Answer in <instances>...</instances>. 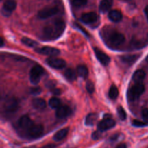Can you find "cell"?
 Returning <instances> with one entry per match:
<instances>
[{
	"label": "cell",
	"instance_id": "cell-9",
	"mask_svg": "<svg viewBox=\"0 0 148 148\" xmlns=\"http://www.w3.org/2000/svg\"><path fill=\"white\" fill-rule=\"evenodd\" d=\"M116 122L113 119L110 117H106L102 121H100L98 124V129L99 131L104 132L110 130L115 127Z\"/></svg>",
	"mask_w": 148,
	"mask_h": 148
},
{
	"label": "cell",
	"instance_id": "cell-30",
	"mask_svg": "<svg viewBox=\"0 0 148 148\" xmlns=\"http://www.w3.org/2000/svg\"><path fill=\"white\" fill-rule=\"evenodd\" d=\"M86 89L89 93H93L94 91H95V87H94L93 83L92 82H90V81L87 82Z\"/></svg>",
	"mask_w": 148,
	"mask_h": 148
},
{
	"label": "cell",
	"instance_id": "cell-20",
	"mask_svg": "<svg viewBox=\"0 0 148 148\" xmlns=\"http://www.w3.org/2000/svg\"><path fill=\"white\" fill-rule=\"evenodd\" d=\"M68 132H69V129L68 128L62 129V130L58 131L57 132L53 135V140L56 142L61 141V140H62L64 138H65V137H66Z\"/></svg>",
	"mask_w": 148,
	"mask_h": 148
},
{
	"label": "cell",
	"instance_id": "cell-19",
	"mask_svg": "<svg viewBox=\"0 0 148 148\" xmlns=\"http://www.w3.org/2000/svg\"><path fill=\"white\" fill-rule=\"evenodd\" d=\"M113 5V0H101L100 3V11L101 12H106Z\"/></svg>",
	"mask_w": 148,
	"mask_h": 148
},
{
	"label": "cell",
	"instance_id": "cell-41",
	"mask_svg": "<svg viewBox=\"0 0 148 148\" xmlns=\"http://www.w3.org/2000/svg\"><path fill=\"white\" fill-rule=\"evenodd\" d=\"M121 1H130V0H121Z\"/></svg>",
	"mask_w": 148,
	"mask_h": 148
},
{
	"label": "cell",
	"instance_id": "cell-22",
	"mask_svg": "<svg viewBox=\"0 0 148 148\" xmlns=\"http://www.w3.org/2000/svg\"><path fill=\"white\" fill-rule=\"evenodd\" d=\"M77 74L79 77L83 79H86L88 76V69L85 65H79L77 66Z\"/></svg>",
	"mask_w": 148,
	"mask_h": 148
},
{
	"label": "cell",
	"instance_id": "cell-5",
	"mask_svg": "<svg viewBox=\"0 0 148 148\" xmlns=\"http://www.w3.org/2000/svg\"><path fill=\"white\" fill-rule=\"evenodd\" d=\"M44 73V69L39 65L33 66L30 71V80L32 84L36 85L40 81V77Z\"/></svg>",
	"mask_w": 148,
	"mask_h": 148
},
{
	"label": "cell",
	"instance_id": "cell-7",
	"mask_svg": "<svg viewBox=\"0 0 148 148\" xmlns=\"http://www.w3.org/2000/svg\"><path fill=\"white\" fill-rule=\"evenodd\" d=\"M58 12H59V9L56 7H46V8L43 9L38 12V17L42 20H45V19H48L56 14Z\"/></svg>",
	"mask_w": 148,
	"mask_h": 148
},
{
	"label": "cell",
	"instance_id": "cell-21",
	"mask_svg": "<svg viewBox=\"0 0 148 148\" xmlns=\"http://www.w3.org/2000/svg\"><path fill=\"white\" fill-rule=\"evenodd\" d=\"M32 105L36 109H44L46 106V102L42 98H35L32 101Z\"/></svg>",
	"mask_w": 148,
	"mask_h": 148
},
{
	"label": "cell",
	"instance_id": "cell-31",
	"mask_svg": "<svg viewBox=\"0 0 148 148\" xmlns=\"http://www.w3.org/2000/svg\"><path fill=\"white\" fill-rule=\"evenodd\" d=\"M142 116H143V120L148 124V109L147 108H144L142 111Z\"/></svg>",
	"mask_w": 148,
	"mask_h": 148
},
{
	"label": "cell",
	"instance_id": "cell-15",
	"mask_svg": "<svg viewBox=\"0 0 148 148\" xmlns=\"http://www.w3.org/2000/svg\"><path fill=\"white\" fill-rule=\"evenodd\" d=\"M71 114V110L69 107L66 106H61L56 109V116L59 119H64Z\"/></svg>",
	"mask_w": 148,
	"mask_h": 148
},
{
	"label": "cell",
	"instance_id": "cell-4",
	"mask_svg": "<svg viewBox=\"0 0 148 148\" xmlns=\"http://www.w3.org/2000/svg\"><path fill=\"white\" fill-rule=\"evenodd\" d=\"M19 103L15 98H9L3 103V109L7 114H13L18 110Z\"/></svg>",
	"mask_w": 148,
	"mask_h": 148
},
{
	"label": "cell",
	"instance_id": "cell-16",
	"mask_svg": "<svg viewBox=\"0 0 148 148\" xmlns=\"http://www.w3.org/2000/svg\"><path fill=\"white\" fill-rule=\"evenodd\" d=\"M122 14L119 10H113L108 13V18L114 23H119L122 20Z\"/></svg>",
	"mask_w": 148,
	"mask_h": 148
},
{
	"label": "cell",
	"instance_id": "cell-8",
	"mask_svg": "<svg viewBox=\"0 0 148 148\" xmlns=\"http://www.w3.org/2000/svg\"><path fill=\"white\" fill-rule=\"evenodd\" d=\"M46 63L51 67L56 69H62L66 66V62L64 60L59 59V58L54 57V56L48 58L46 59Z\"/></svg>",
	"mask_w": 148,
	"mask_h": 148
},
{
	"label": "cell",
	"instance_id": "cell-38",
	"mask_svg": "<svg viewBox=\"0 0 148 148\" xmlns=\"http://www.w3.org/2000/svg\"><path fill=\"white\" fill-rule=\"evenodd\" d=\"M145 13L146 17H147V19L148 20V5L146 6V7L145 8Z\"/></svg>",
	"mask_w": 148,
	"mask_h": 148
},
{
	"label": "cell",
	"instance_id": "cell-40",
	"mask_svg": "<svg viewBox=\"0 0 148 148\" xmlns=\"http://www.w3.org/2000/svg\"><path fill=\"white\" fill-rule=\"evenodd\" d=\"M146 62H147V63H148V55H147V57H146Z\"/></svg>",
	"mask_w": 148,
	"mask_h": 148
},
{
	"label": "cell",
	"instance_id": "cell-28",
	"mask_svg": "<svg viewBox=\"0 0 148 148\" xmlns=\"http://www.w3.org/2000/svg\"><path fill=\"white\" fill-rule=\"evenodd\" d=\"M88 0H72V5L75 7H82L86 5Z\"/></svg>",
	"mask_w": 148,
	"mask_h": 148
},
{
	"label": "cell",
	"instance_id": "cell-17",
	"mask_svg": "<svg viewBox=\"0 0 148 148\" xmlns=\"http://www.w3.org/2000/svg\"><path fill=\"white\" fill-rule=\"evenodd\" d=\"M145 77V72L142 69H139L136 71L133 75L132 80L134 81V83H140L143 82Z\"/></svg>",
	"mask_w": 148,
	"mask_h": 148
},
{
	"label": "cell",
	"instance_id": "cell-29",
	"mask_svg": "<svg viewBox=\"0 0 148 148\" xmlns=\"http://www.w3.org/2000/svg\"><path fill=\"white\" fill-rule=\"evenodd\" d=\"M117 113H118V116L121 120H125L127 118V114H126L125 111H124V108L122 107H119L118 109H117Z\"/></svg>",
	"mask_w": 148,
	"mask_h": 148
},
{
	"label": "cell",
	"instance_id": "cell-1",
	"mask_svg": "<svg viewBox=\"0 0 148 148\" xmlns=\"http://www.w3.org/2000/svg\"><path fill=\"white\" fill-rule=\"evenodd\" d=\"M65 23L64 20L58 19L52 22L44 27L43 36L46 40H56L59 38L65 30Z\"/></svg>",
	"mask_w": 148,
	"mask_h": 148
},
{
	"label": "cell",
	"instance_id": "cell-25",
	"mask_svg": "<svg viewBox=\"0 0 148 148\" xmlns=\"http://www.w3.org/2000/svg\"><path fill=\"white\" fill-rule=\"evenodd\" d=\"M109 98L112 100H115L119 96V89L115 85H112L109 90Z\"/></svg>",
	"mask_w": 148,
	"mask_h": 148
},
{
	"label": "cell",
	"instance_id": "cell-36",
	"mask_svg": "<svg viewBox=\"0 0 148 148\" xmlns=\"http://www.w3.org/2000/svg\"><path fill=\"white\" fill-rule=\"evenodd\" d=\"M56 147V145L53 144H48L46 145L43 146L41 148H55Z\"/></svg>",
	"mask_w": 148,
	"mask_h": 148
},
{
	"label": "cell",
	"instance_id": "cell-37",
	"mask_svg": "<svg viewBox=\"0 0 148 148\" xmlns=\"http://www.w3.org/2000/svg\"><path fill=\"white\" fill-rule=\"evenodd\" d=\"M116 148H127V145L125 144H124V143H121V144L119 145Z\"/></svg>",
	"mask_w": 148,
	"mask_h": 148
},
{
	"label": "cell",
	"instance_id": "cell-23",
	"mask_svg": "<svg viewBox=\"0 0 148 148\" xmlns=\"http://www.w3.org/2000/svg\"><path fill=\"white\" fill-rule=\"evenodd\" d=\"M98 118V115L97 114H90L85 119V124L88 126H92L96 122Z\"/></svg>",
	"mask_w": 148,
	"mask_h": 148
},
{
	"label": "cell",
	"instance_id": "cell-12",
	"mask_svg": "<svg viewBox=\"0 0 148 148\" xmlns=\"http://www.w3.org/2000/svg\"><path fill=\"white\" fill-rule=\"evenodd\" d=\"M34 124L31 119L27 116H23L19 119L18 126L20 130H23L26 132Z\"/></svg>",
	"mask_w": 148,
	"mask_h": 148
},
{
	"label": "cell",
	"instance_id": "cell-3",
	"mask_svg": "<svg viewBox=\"0 0 148 148\" xmlns=\"http://www.w3.org/2000/svg\"><path fill=\"white\" fill-rule=\"evenodd\" d=\"M106 38L107 39L110 45L116 46V47L122 45L125 41V37L124 35L117 31L109 32Z\"/></svg>",
	"mask_w": 148,
	"mask_h": 148
},
{
	"label": "cell",
	"instance_id": "cell-10",
	"mask_svg": "<svg viewBox=\"0 0 148 148\" xmlns=\"http://www.w3.org/2000/svg\"><path fill=\"white\" fill-rule=\"evenodd\" d=\"M17 2L15 0H6L2 7V14L5 17H9L15 10Z\"/></svg>",
	"mask_w": 148,
	"mask_h": 148
},
{
	"label": "cell",
	"instance_id": "cell-39",
	"mask_svg": "<svg viewBox=\"0 0 148 148\" xmlns=\"http://www.w3.org/2000/svg\"><path fill=\"white\" fill-rule=\"evenodd\" d=\"M1 46H3V45H4V39L2 38H1Z\"/></svg>",
	"mask_w": 148,
	"mask_h": 148
},
{
	"label": "cell",
	"instance_id": "cell-2",
	"mask_svg": "<svg viewBox=\"0 0 148 148\" xmlns=\"http://www.w3.org/2000/svg\"><path fill=\"white\" fill-rule=\"evenodd\" d=\"M145 88L143 82L134 83L129 88L128 92H127V98L130 101H136L143 95V92H145Z\"/></svg>",
	"mask_w": 148,
	"mask_h": 148
},
{
	"label": "cell",
	"instance_id": "cell-35",
	"mask_svg": "<svg viewBox=\"0 0 148 148\" xmlns=\"http://www.w3.org/2000/svg\"><path fill=\"white\" fill-rule=\"evenodd\" d=\"M30 92H31V93L34 94V95H36V94L40 93V90L39 89V88H32L31 91H30Z\"/></svg>",
	"mask_w": 148,
	"mask_h": 148
},
{
	"label": "cell",
	"instance_id": "cell-33",
	"mask_svg": "<svg viewBox=\"0 0 148 148\" xmlns=\"http://www.w3.org/2000/svg\"><path fill=\"white\" fill-rule=\"evenodd\" d=\"M100 132H101V131H97V132H95L92 134V138L93 139V140H98V139L100 138V137H101V134H100Z\"/></svg>",
	"mask_w": 148,
	"mask_h": 148
},
{
	"label": "cell",
	"instance_id": "cell-24",
	"mask_svg": "<svg viewBox=\"0 0 148 148\" xmlns=\"http://www.w3.org/2000/svg\"><path fill=\"white\" fill-rule=\"evenodd\" d=\"M64 76L66 79L69 81H74L76 79V73L74 69L69 68V69H66L64 72Z\"/></svg>",
	"mask_w": 148,
	"mask_h": 148
},
{
	"label": "cell",
	"instance_id": "cell-14",
	"mask_svg": "<svg viewBox=\"0 0 148 148\" xmlns=\"http://www.w3.org/2000/svg\"><path fill=\"white\" fill-rule=\"evenodd\" d=\"M98 16L95 12H88L85 13L81 16V20L82 23L85 24H92L98 21Z\"/></svg>",
	"mask_w": 148,
	"mask_h": 148
},
{
	"label": "cell",
	"instance_id": "cell-27",
	"mask_svg": "<svg viewBox=\"0 0 148 148\" xmlns=\"http://www.w3.org/2000/svg\"><path fill=\"white\" fill-rule=\"evenodd\" d=\"M22 43H24L25 46H29V47H35L36 46H37L38 43L35 40H33V39L29 38L23 37V38L21 39Z\"/></svg>",
	"mask_w": 148,
	"mask_h": 148
},
{
	"label": "cell",
	"instance_id": "cell-34",
	"mask_svg": "<svg viewBox=\"0 0 148 148\" xmlns=\"http://www.w3.org/2000/svg\"><path fill=\"white\" fill-rule=\"evenodd\" d=\"M51 92L54 95H60L61 94V90L59 89H57V88H52L51 89Z\"/></svg>",
	"mask_w": 148,
	"mask_h": 148
},
{
	"label": "cell",
	"instance_id": "cell-11",
	"mask_svg": "<svg viewBox=\"0 0 148 148\" xmlns=\"http://www.w3.org/2000/svg\"><path fill=\"white\" fill-rule=\"evenodd\" d=\"M36 51L39 53H41V54L50 56H56L60 53V51L59 49L53 47H49V46H45L43 48L36 49Z\"/></svg>",
	"mask_w": 148,
	"mask_h": 148
},
{
	"label": "cell",
	"instance_id": "cell-32",
	"mask_svg": "<svg viewBox=\"0 0 148 148\" xmlns=\"http://www.w3.org/2000/svg\"><path fill=\"white\" fill-rule=\"evenodd\" d=\"M132 124L135 127H144V126L147 125V123L145 121H139V120H134L132 121Z\"/></svg>",
	"mask_w": 148,
	"mask_h": 148
},
{
	"label": "cell",
	"instance_id": "cell-18",
	"mask_svg": "<svg viewBox=\"0 0 148 148\" xmlns=\"http://www.w3.org/2000/svg\"><path fill=\"white\" fill-rule=\"evenodd\" d=\"M139 57L140 56L138 55H124V56H121L120 59L124 63L131 65L134 64L138 59Z\"/></svg>",
	"mask_w": 148,
	"mask_h": 148
},
{
	"label": "cell",
	"instance_id": "cell-26",
	"mask_svg": "<svg viewBox=\"0 0 148 148\" xmlns=\"http://www.w3.org/2000/svg\"><path fill=\"white\" fill-rule=\"evenodd\" d=\"M49 106L51 108H56L57 109L59 107L61 106V101L58 98H52L49 100Z\"/></svg>",
	"mask_w": 148,
	"mask_h": 148
},
{
	"label": "cell",
	"instance_id": "cell-6",
	"mask_svg": "<svg viewBox=\"0 0 148 148\" xmlns=\"http://www.w3.org/2000/svg\"><path fill=\"white\" fill-rule=\"evenodd\" d=\"M43 132V127L40 124H34L27 132L26 135L30 139H36L42 135Z\"/></svg>",
	"mask_w": 148,
	"mask_h": 148
},
{
	"label": "cell",
	"instance_id": "cell-13",
	"mask_svg": "<svg viewBox=\"0 0 148 148\" xmlns=\"http://www.w3.org/2000/svg\"><path fill=\"white\" fill-rule=\"evenodd\" d=\"M94 51H95V56H96V58L98 59V60L103 65L107 66V65L110 63L111 59H110V57L106 54V53L103 52L102 51L100 50V49H96V48L94 49Z\"/></svg>",
	"mask_w": 148,
	"mask_h": 148
}]
</instances>
